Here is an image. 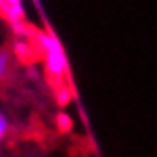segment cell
Instances as JSON below:
<instances>
[{"instance_id": "cell-1", "label": "cell", "mask_w": 157, "mask_h": 157, "mask_svg": "<svg viewBox=\"0 0 157 157\" xmlns=\"http://www.w3.org/2000/svg\"><path fill=\"white\" fill-rule=\"evenodd\" d=\"M36 44L44 55V65H46L48 75L55 82H63L67 78L69 65H67V57H65V50H63V44L59 42V38L52 32H38Z\"/></svg>"}, {"instance_id": "cell-2", "label": "cell", "mask_w": 157, "mask_h": 157, "mask_svg": "<svg viewBox=\"0 0 157 157\" xmlns=\"http://www.w3.org/2000/svg\"><path fill=\"white\" fill-rule=\"evenodd\" d=\"M71 124L73 121L67 113H59V115H57V128H59L61 132H67V130L71 128Z\"/></svg>"}, {"instance_id": "cell-3", "label": "cell", "mask_w": 157, "mask_h": 157, "mask_svg": "<svg viewBox=\"0 0 157 157\" xmlns=\"http://www.w3.org/2000/svg\"><path fill=\"white\" fill-rule=\"evenodd\" d=\"M69 101H71V90L67 86H61L59 90H57V103L59 105H67Z\"/></svg>"}, {"instance_id": "cell-4", "label": "cell", "mask_w": 157, "mask_h": 157, "mask_svg": "<svg viewBox=\"0 0 157 157\" xmlns=\"http://www.w3.org/2000/svg\"><path fill=\"white\" fill-rule=\"evenodd\" d=\"M9 63H11V59H9V52H0V80H4L6 78V73H9Z\"/></svg>"}, {"instance_id": "cell-5", "label": "cell", "mask_w": 157, "mask_h": 157, "mask_svg": "<svg viewBox=\"0 0 157 157\" xmlns=\"http://www.w3.org/2000/svg\"><path fill=\"white\" fill-rule=\"evenodd\" d=\"M6 130H9V121L4 117V113L0 111V143H2V138L6 136Z\"/></svg>"}]
</instances>
